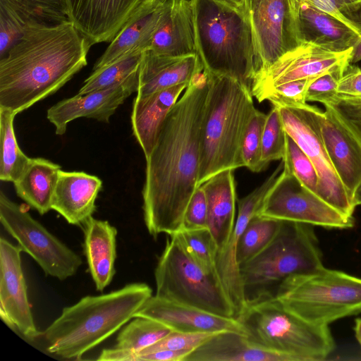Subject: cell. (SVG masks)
I'll return each instance as SVG.
<instances>
[{"label":"cell","mask_w":361,"mask_h":361,"mask_svg":"<svg viewBox=\"0 0 361 361\" xmlns=\"http://www.w3.org/2000/svg\"><path fill=\"white\" fill-rule=\"evenodd\" d=\"M69 20L93 45L111 42L144 0H66Z\"/></svg>","instance_id":"cell-18"},{"label":"cell","mask_w":361,"mask_h":361,"mask_svg":"<svg viewBox=\"0 0 361 361\" xmlns=\"http://www.w3.org/2000/svg\"><path fill=\"white\" fill-rule=\"evenodd\" d=\"M152 1H158V2H164V1H166V0H152Z\"/></svg>","instance_id":"cell-53"},{"label":"cell","mask_w":361,"mask_h":361,"mask_svg":"<svg viewBox=\"0 0 361 361\" xmlns=\"http://www.w3.org/2000/svg\"><path fill=\"white\" fill-rule=\"evenodd\" d=\"M276 106L286 133L307 155L316 169L319 177L318 196L339 212L353 216L356 207L339 179L322 137V110L307 103L302 106Z\"/></svg>","instance_id":"cell-11"},{"label":"cell","mask_w":361,"mask_h":361,"mask_svg":"<svg viewBox=\"0 0 361 361\" xmlns=\"http://www.w3.org/2000/svg\"><path fill=\"white\" fill-rule=\"evenodd\" d=\"M21 247L0 238V316L13 331L33 340L40 332L35 324L21 265Z\"/></svg>","instance_id":"cell-16"},{"label":"cell","mask_w":361,"mask_h":361,"mask_svg":"<svg viewBox=\"0 0 361 361\" xmlns=\"http://www.w3.org/2000/svg\"><path fill=\"white\" fill-rule=\"evenodd\" d=\"M215 334L216 333H188L172 331L162 339L137 354L160 350L186 351L190 354Z\"/></svg>","instance_id":"cell-42"},{"label":"cell","mask_w":361,"mask_h":361,"mask_svg":"<svg viewBox=\"0 0 361 361\" xmlns=\"http://www.w3.org/2000/svg\"><path fill=\"white\" fill-rule=\"evenodd\" d=\"M188 86L178 85L144 97L136 96L131 113L132 130L145 158L151 153L159 132L180 94Z\"/></svg>","instance_id":"cell-26"},{"label":"cell","mask_w":361,"mask_h":361,"mask_svg":"<svg viewBox=\"0 0 361 361\" xmlns=\"http://www.w3.org/2000/svg\"><path fill=\"white\" fill-rule=\"evenodd\" d=\"M166 1L144 0L94 63L93 71L112 63L130 51L149 50Z\"/></svg>","instance_id":"cell-23"},{"label":"cell","mask_w":361,"mask_h":361,"mask_svg":"<svg viewBox=\"0 0 361 361\" xmlns=\"http://www.w3.org/2000/svg\"><path fill=\"white\" fill-rule=\"evenodd\" d=\"M353 202L355 207L361 205V185L358 188L354 194Z\"/></svg>","instance_id":"cell-52"},{"label":"cell","mask_w":361,"mask_h":361,"mask_svg":"<svg viewBox=\"0 0 361 361\" xmlns=\"http://www.w3.org/2000/svg\"><path fill=\"white\" fill-rule=\"evenodd\" d=\"M258 215L326 228H350L355 223L353 216L335 209L283 168L266 196Z\"/></svg>","instance_id":"cell-12"},{"label":"cell","mask_w":361,"mask_h":361,"mask_svg":"<svg viewBox=\"0 0 361 361\" xmlns=\"http://www.w3.org/2000/svg\"><path fill=\"white\" fill-rule=\"evenodd\" d=\"M207 90V76L203 71L171 109L145 158L142 209L146 228L154 238L182 229L188 204L199 187L201 130Z\"/></svg>","instance_id":"cell-1"},{"label":"cell","mask_w":361,"mask_h":361,"mask_svg":"<svg viewBox=\"0 0 361 361\" xmlns=\"http://www.w3.org/2000/svg\"><path fill=\"white\" fill-rule=\"evenodd\" d=\"M174 235L191 259L206 273L216 277L215 260L217 247L208 228L180 230Z\"/></svg>","instance_id":"cell-36"},{"label":"cell","mask_w":361,"mask_h":361,"mask_svg":"<svg viewBox=\"0 0 361 361\" xmlns=\"http://www.w3.org/2000/svg\"><path fill=\"white\" fill-rule=\"evenodd\" d=\"M267 114L256 109L244 133L241 159L244 167L252 172L264 170L262 164V133Z\"/></svg>","instance_id":"cell-40"},{"label":"cell","mask_w":361,"mask_h":361,"mask_svg":"<svg viewBox=\"0 0 361 361\" xmlns=\"http://www.w3.org/2000/svg\"><path fill=\"white\" fill-rule=\"evenodd\" d=\"M152 296L147 284L133 283L106 294L83 297L64 307L39 337L48 353L65 359H80L134 318Z\"/></svg>","instance_id":"cell-3"},{"label":"cell","mask_w":361,"mask_h":361,"mask_svg":"<svg viewBox=\"0 0 361 361\" xmlns=\"http://www.w3.org/2000/svg\"><path fill=\"white\" fill-rule=\"evenodd\" d=\"M118 335L111 348L104 349L97 360L133 361L135 355L154 345L172 331L154 319L134 317Z\"/></svg>","instance_id":"cell-31"},{"label":"cell","mask_w":361,"mask_h":361,"mask_svg":"<svg viewBox=\"0 0 361 361\" xmlns=\"http://www.w3.org/2000/svg\"><path fill=\"white\" fill-rule=\"evenodd\" d=\"M203 69L197 54L169 56L147 50L139 68L137 96L144 97L180 84L189 85Z\"/></svg>","instance_id":"cell-22"},{"label":"cell","mask_w":361,"mask_h":361,"mask_svg":"<svg viewBox=\"0 0 361 361\" xmlns=\"http://www.w3.org/2000/svg\"><path fill=\"white\" fill-rule=\"evenodd\" d=\"M92 45L70 20L26 22L0 58V108L16 115L54 94L87 65Z\"/></svg>","instance_id":"cell-2"},{"label":"cell","mask_w":361,"mask_h":361,"mask_svg":"<svg viewBox=\"0 0 361 361\" xmlns=\"http://www.w3.org/2000/svg\"><path fill=\"white\" fill-rule=\"evenodd\" d=\"M323 105L361 148V98L337 95Z\"/></svg>","instance_id":"cell-38"},{"label":"cell","mask_w":361,"mask_h":361,"mask_svg":"<svg viewBox=\"0 0 361 361\" xmlns=\"http://www.w3.org/2000/svg\"><path fill=\"white\" fill-rule=\"evenodd\" d=\"M319 124L331 161L353 200L354 194L361 185V148L343 130L329 111H321Z\"/></svg>","instance_id":"cell-27"},{"label":"cell","mask_w":361,"mask_h":361,"mask_svg":"<svg viewBox=\"0 0 361 361\" xmlns=\"http://www.w3.org/2000/svg\"><path fill=\"white\" fill-rule=\"evenodd\" d=\"M353 48L333 51L311 42H302L267 70L255 75L252 94L259 101L266 92L281 84L314 78L331 71L346 68L350 65Z\"/></svg>","instance_id":"cell-14"},{"label":"cell","mask_w":361,"mask_h":361,"mask_svg":"<svg viewBox=\"0 0 361 361\" xmlns=\"http://www.w3.org/2000/svg\"><path fill=\"white\" fill-rule=\"evenodd\" d=\"M102 188L96 176L83 171L60 170L51 199V209L68 223L82 226L96 209L95 202Z\"/></svg>","instance_id":"cell-21"},{"label":"cell","mask_w":361,"mask_h":361,"mask_svg":"<svg viewBox=\"0 0 361 361\" xmlns=\"http://www.w3.org/2000/svg\"><path fill=\"white\" fill-rule=\"evenodd\" d=\"M24 21L56 25L69 20L66 0H0Z\"/></svg>","instance_id":"cell-35"},{"label":"cell","mask_w":361,"mask_h":361,"mask_svg":"<svg viewBox=\"0 0 361 361\" xmlns=\"http://www.w3.org/2000/svg\"><path fill=\"white\" fill-rule=\"evenodd\" d=\"M61 170L60 165L42 158H30L21 176L14 183L17 195L41 215L51 209V199Z\"/></svg>","instance_id":"cell-30"},{"label":"cell","mask_w":361,"mask_h":361,"mask_svg":"<svg viewBox=\"0 0 361 361\" xmlns=\"http://www.w3.org/2000/svg\"><path fill=\"white\" fill-rule=\"evenodd\" d=\"M285 148L286 131L279 109L273 106L267 114L262 133V164L264 169L271 161L282 159Z\"/></svg>","instance_id":"cell-39"},{"label":"cell","mask_w":361,"mask_h":361,"mask_svg":"<svg viewBox=\"0 0 361 361\" xmlns=\"http://www.w3.org/2000/svg\"><path fill=\"white\" fill-rule=\"evenodd\" d=\"M169 236L154 270L155 295L235 318L233 305L217 278L206 273L191 259L174 234Z\"/></svg>","instance_id":"cell-9"},{"label":"cell","mask_w":361,"mask_h":361,"mask_svg":"<svg viewBox=\"0 0 361 361\" xmlns=\"http://www.w3.org/2000/svg\"><path fill=\"white\" fill-rule=\"evenodd\" d=\"M191 1L196 53L203 71L235 79L252 90L255 50L245 8L219 0Z\"/></svg>","instance_id":"cell-5"},{"label":"cell","mask_w":361,"mask_h":361,"mask_svg":"<svg viewBox=\"0 0 361 361\" xmlns=\"http://www.w3.org/2000/svg\"><path fill=\"white\" fill-rule=\"evenodd\" d=\"M83 250L88 269L96 289L102 292L111 282L115 274L116 258V228L108 221L92 216L82 224Z\"/></svg>","instance_id":"cell-28"},{"label":"cell","mask_w":361,"mask_h":361,"mask_svg":"<svg viewBox=\"0 0 361 361\" xmlns=\"http://www.w3.org/2000/svg\"><path fill=\"white\" fill-rule=\"evenodd\" d=\"M138 73L139 71L118 85L84 94H78L51 106L47 110V117L54 126L56 134L63 135L68 124L81 117L109 123L110 117L118 107L133 92H137L139 85Z\"/></svg>","instance_id":"cell-17"},{"label":"cell","mask_w":361,"mask_h":361,"mask_svg":"<svg viewBox=\"0 0 361 361\" xmlns=\"http://www.w3.org/2000/svg\"><path fill=\"white\" fill-rule=\"evenodd\" d=\"M274 296L304 319L329 325L361 313V279L324 267L285 279Z\"/></svg>","instance_id":"cell-8"},{"label":"cell","mask_w":361,"mask_h":361,"mask_svg":"<svg viewBox=\"0 0 361 361\" xmlns=\"http://www.w3.org/2000/svg\"><path fill=\"white\" fill-rule=\"evenodd\" d=\"M324 267L313 226L282 221L271 243L240 267L246 301L274 293L285 279Z\"/></svg>","instance_id":"cell-7"},{"label":"cell","mask_w":361,"mask_h":361,"mask_svg":"<svg viewBox=\"0 0 361 361\" xmlns=\"http://www.w3.org/2000/svg\"><path fill=\"white\" fill-rule=\"evenodd\" d=\"M189 355L188 352L160 350L150 353L137 354L133 357V361H184Z\"/></svg>","instance_id":"cell-48"},{"label":"cell","mask_w":361,"mask_h":361,"mask_svg":"<svg viewBox=\"0 0 361 361\" xmlns=\"http://www.w3.org/2000/svg\"><path fill=\"white\" fill-rule=\"evenodd\" d=\"M355 335L361 345V318H357L354 326Z\"/></svg>","instance_id":"cell-50"},{"label":"cell","mask_w":361,"mask_h":361,"mask_svg":"<svg viewBox=\"0 0 361 361\" xmlns=\"http://www.w3.org/2000/svg\"><path fill=\"white\" fill-rule=\"evenodd\" d=\"M338 95L361 98V68L350 64L341 77Z\"/></svg>","instance_id":"cell-47"},{"label":"cell","mask_w":361,"mask_h":361,"mask_svg":"<svg viewBox=\"0 0 361 361\" xmlns=\"http://www.w3.org/2000/svg\"><path fill=\"white\" fill-rule=\"evenodd\" d=\"M244 8L252 30L256 75L300 44L290 0H245Z\"/></svg>","instance_id":"cell-13"},{"label":"cell","mask_w":361,"mask_h":361,"mask_svg":"<svg viewBox=\"0 0 361 361\" xmlns=\"http://www.w3.org/2000/svg\"><path fill=\"white\" fill-rule=\"evenodd\" d=\"M200 185L207 204V228L218 252L226 245L236 220L234 170L221 171Z\"/></svg>","instance_id":"cell-25"},{"label":"cell","mask_w":361,"mask_h":361,"mask_svg":"<svg viewBox=\"0 0 361 361\" xmlns=\"http://www.w3.org/2000/svg\"><path fill=\"white\" fill-rule=\"evenodd\" d=\"M0 221L4 228L28 254L47 276L65 280L74 276L82 264L81 257L43 225L24 207L0 192Z\"/></svg>","instance_id":"cell-10"},{"label":"cell","mask_w":361,"mask_h":361,"mask_svg":"<svg viewBox=\"0 0 361 361\" xmlns=\"http://www.w3.org/2000/svg\"><path fill=\"white\" fill-rule=\"evenodd\" d=\"M137 317L159 322L175 331L218 333L233 331L245 334L236 318L219 316L157 295L147 300L135 313L134 317Z\"/></svg>","instance_id":"cell-19"},{"label":"cell","mask_w":361,"mask_h":361,"mask_svg":"<svg viewBox=\"0 0 361 361\" xmlns=\"http://www.w3.org/2000/svg\"><path fill=\"white\" fill-rule=\"evenodd\" d=\"M236 319L250 342L295 361L324 360L336 348L329 325L304 319L274 295L247 300Z\"/></svg>","instance_id":"cell-6"},{"label":"cell","mask_w":361,"mask_h":361,"mask_svg":"<svg viewBox=\"0 0 361 361\" xmlns=\"http://www.w3.org/2000/svg\"><path fill=\"white\" fill-rule=\"evenodd\" d=\"M282 161L284 169L292 173L303 186L318 195L319 177L314 164L286 133L285 153Z\"/></svg>","instance_id":"cell-37"},{"label":"cell","mask_w":361,"mask_h":361,"mask_svg":"<svg viewBox=\"0 0 361 361\" xmlns=\"http://www.w3.org/2000/svg\"><path fill=\"white\" fill-rule=\"evenodd\" d=\"M149 50L169 56L197 54L191 0H166Z\"/></svg>","instance_id":"cell-24"},{"label":"cell","mask_w":361,"mask_h":361,"mask_svg":"<svg viewBox=\"0 0 361 361\" xmlns=\"http://www.w3.org/2000/svg\"><path fill=\"white\" fill-rule=\"evenodd\" d=\"M224 4H226L229 6L238 8H244V1L245 0H219Z\"/></svg>","instance_id":"cell-51"},{"label":"cell","mask_w":361,"mask_h":361,"mask_svg":"<svg viewBox=\"0 0 361 361\" xmlns=\"http://www.w3.org/2000/svg\"><path fill=\"white\" fill-rule=\"evenodd\" d=\"M345 69L331 71L313 79L307 90V102H317L324 104L336 97L338 81Z\"/></svg>","instance_id":"cell-44"},{"label":"cell","mask_w":361,"mask_h":361,"mask_svg":"<svg viewBox=\"0 0 361 361\" xmlns=\"http://www.w3.org/2000/svg\"><path fill=\"white\" fill-rule=\"evenodd\" d=\"M322 11L338 19L361 37V25L357 15L345 0H298Z\"/></svg>","instance_id":"cell-45"},{"label":"cell","mask_w":361,"mask_h":361,"mask_svg":"<svg viewBox=\"0 0 361 361\" xmlns=\"http://www.w3.org/2000/svg\"><path fill=\"white\" fill-rule=\"evenodd\" d=\"M184 361H295L250 342L245 334L225 331L215 334L191 352Z\"/></svg>","instance_id":"cell-29"},{"label":"cell","mask_w":361,"mask_h":361,"mask_svg":"<svg viewBox=\"0 0 361 361\" xmlns=\"http://www.w3.org/2000/svg\"><path fill=\"white\" fill-rule=\"evenodd\" d=\"M283 167L281 161L262 184L238 201V214L233 231L225 247L216 253V276L233 305L235 318L242 312L247 302L236 259L237 245L249 221L258 215L266 196Z\"/></svg>","instance_id":"cell-15"},{"label":"cell","mask_w":361,"mask_h":361,"mask_svg":"<svg viewBox=\"0 0 361 361\" xmlns=\"http://www.w3.org/2000/svg\"><path fill=\"white\" fill-rule=\"evenodd\" d=\"M25 24L13 11L0 4V58L21 37Z\"/></svg>","instance_id":"cell-43"},{"label":"cell","mask_w":361,"mask_h":361,"mask_svg":"<svg viewBox=\"0 0 361 361\" xmlns=\"http://www.w3.org/2000/svg\"><path fill=\"white\" fill-rule=\"evenodd\" d=\"M282 221L255 216L243 231L236 250L239 267L260 254L274 240Z\"/></svg>","instance_id":"cell-33"},{"label":"cell","mask_w":361,"mask_h":361,"mask_svg":"<svg viewBox=\"0 0 361 361\" xmlns=\"http://www.w3.org/2000/svg\"><path fill=\"white\" fill-rule=\"evenodd\" d=\"M295 34L300 44L311 42L333 51L353 48L361 39L338 19L309 4L290 0Z\"/></svg>","instance_id":"cell-20"},{"label":"cell","mask_w":361,"mask_h":361,"mask_svg":"<svg viewBox=\"0 0 361 361\" xmlns=\"http://www.w3.org/2000/svg\"><path fill=\"white\" fill-rule=\"evenodd\" d=\"M16 116L0 108V179L12 183L21 176L30 159L18 144L13 128Z\"/></svg>","instance_id":"cell-32"},{"label":"cell","mask_w":361,"mask_h":361,"mask_svg":"<svg viewBox=\"0 0 361 361\" xmlns=\"http://www.w3.org/2000/svg\"><path fill=\"white\" fill-rule=\"evenodd\" d=\"M360 61H361V39L353 48L350 64L356 63Z\"/></svg>","instance_id":"cell-49"},{"label":"cell","mask_w":361,"mask_h":361,"mask_svg":"<svg viewBox=\"0 0 361 361\" xmlns=\"http://www.w3.org/2000/svg\"><path fill=\"white\" fill-rule=\"evenodd\" d=\"M314 78L294 80L278 85L266 92L258 102L268 100L274 106L306 104L307 90Z\"/></svg>","instance_id":"cell-41"},{"label":"cell","mask_w":361,"mask_h":361,"mask_svg":"<svg viewBox=\"0 0 361 361\" xmlns=\"http://www.w3.org/2000/svg\"><path fill=\"white\" fill-rule=\"evenodd\" d=\"M204 72L208 90L202 123L198 186L221 171L244 167L242 140L257 109L252 91L244 84Z\"/></svg>","instance_id":"cell-4"},{"label":"cell","mask_w":361,"mask_h":361,"mask_svg":"<svg viewBox=\"0 0 361 361\" xmlns=\"http://www.w3.org/2000/svg\"><path fill=\"white\" fill-rule=\"evenodd\" d=\"M144 52L140 50L130 51L112 63L93 71L78 94H84L123 82L138 72Z\"/></svg>","instance_id":"cell-34"},{"label":"cell","mask_w":361,"mask_h":361,"mask_svg":"<svg viewBox=\"0 0 361 361\" xmlns=\"http://www.w3.org/2000/svg\"><path fill=\"white\" fill-rule=\"evenodd\" d=\"M207 228V204L204 192L200 185L193 193L185 211L181 230Z\"/></svg>","instance_id":"cell-46"}]
</instances>
